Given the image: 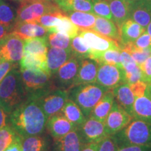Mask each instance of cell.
I'll use <instances>...</instances> for the list:
<instances>
[{"mask_svg": "<svg viewBox=\"0 0 151 151\" xmlns=\"http://www.w3.org/2000/svg\"><path fill=\"white\" fill-rule=\"evenodd\" d=\"M92 30L100 35L111 38L118 43H120V37L119 29L116 23L111 20L97 16Z\"/></svg>", "mask_w": 151, "mask_h": 151, "instance_id": "obj_28", "label": "cell"}, {"mask_svg": "<svg viewBox=\"0 0 151 151\" xmlns=\"http://www.w3.org/2000/svg\"><path fill=\"white\" fill-rule=\"evenodd\" d=\"M145 32L146 29L141 27L134 20L131 18L127 19L119 28L120 37L119 46L129 43H134Z\"/></svg>", "mask_w": 151, "mask_h": 151, "instance_id": "obj_23", "label": "cell"}, {"mask_svg": "<svg viewBox=\"0 0 151 151\" xmlns=\"http://www.w3.org/2000/svg\"><path fill=\"white\" fill-rule=\"evenodd\" d=\"M60 11H62L54 2L53 0H22L17 10V22L37 23L39 19L43 15Z\"/></svg>", "mask_w": 151, "mask_h": 151, "instance_id": "obj_6", "label": "cell"}, {"mask_svg": "<svg viewBox=\"0 0 151 151\" xmlns=\"http://www.w3.org/2000/svg\"><path fill=\"white\" fill-rule=\"evenodd\" d=\"M11 32L24 40L29 38L45 37L48 35V30L37 22H17Z\"/></svg>", "mask_w": 151, "mask_h": 151, "instance_id": "obj_20", "label": "cell"}, {"mask_svg": "<svg viewBox=\"0 0 151 151\" xmlns=\"http://www.w3.org/2000/svg\"><path fill=\"white\" fill-rule=\"evenodd\" d=\"M89 47L90 51L100 52L109 49H120L116 41L100 35L93 30H83L79 34Z\"/></svg>", "mask_w": 151, "mask_h": 151, "instance_id": "obj_13", "label": "cell"}, {"mask_svg": "<svg viewBox=\"0 0 151 151\" xmlns=\"http://www.w3.org/2000/svg\"><path fill=\"white\" fill-rule=\"evenodd\" d=\"M46 1H52V0H46Z\"/></svg>", "mask_w": 151, "mask_h": 151, "instance_id": "obj_56", "label": "cell"}, {"mask_svg": "<svg viewBox=\"0 0 151 151\" xmlns=\"http://www.w3.org/2000/svg\"><path fill=\"white\" fill-rule=\"evenodd\" d=\"M81 60L72 55L52 75L56 88L65 90H69L72 88Z\"/></svg>", "mask_w": 151, "mask_h": 151, "instance_id": "obj_9", "label": "cell"}, {"mask_svg": "<svg viewBox=\"0 0 151 151\" xmlns=\"http://www.w3.org/2000/svg\"><path fill=\"white\" fill-rule=\"evenodd\" d=\"M148 83L143 82V81H139L135 83L129 84V86L135 97L137 98L144 94L148 88Z\"/></svg>", "mask_w": 151, "mask_h": 151, "instance_id": "obj_45", "label": "cell"}, {"mask_svg": "<svg viewBox=\"0 0 151 151\" xmlns=\"http://www.w3.org/2000/svg\"><path fill=\"white\" fill-rule=\"evenodd\" d=\"M120 60H121L122 67L125 71V75L133 72L139 67L131 55L124 50H121V52H120Z\"/></svg>", "mask_w": 151, "mask_h": 151, "instance_id": "obj_39", "label": "cell"}, {"mask_svg": "<svg viewBox=\"0 0 151 151\" xmlns=\"http://www.w3.org/2000/svg\"><path fill=\"white\" fill-rule=\"evenodd\" d=\"M96 83L108 90L126 83L125 71L122 66L100 65L98 67Z\"/></svg>", "mask_w": 151, "mask_h": 151, "instance_id": "obj_7", "label": "cell"}, {"mask_svg": "<svg viewBox=\"0 0 151 151\" xmlns=\"http://www.w3.org/2000/svg\"><path fill=\"white\" fill-rule=\"evenodd\" d=\"M126 83L129 84H133L139 81H142V72L140 67L136 69L133 72L126 74Z\"/></svg>", "mask_w": 151, "mask_h": 151, "instance_id": "obj_46", "label": "cell"}, {"mask_svg": "<svg viewBox=\"0 0 151 151\" xmlns=\"http://www.w3.org/2000/svg\"><path fill=\"white\" fill-rule=\"evenodd\" d=\"M48 46L47 35L45 37L29 38L24 40V53L47 59Z\"/></svg>", "mask_w": 151, "mask_h": 151, "instance_id": "obj_26", "label": "cell"}, {"mask_svg": "<svg viewBox=\"0 0 151 151\" xmlns=\"http://www.w3.org/2000/svg\"><path fill=\"white\" fill-rule=\"evenodd\" d=\"M47 120L48 118L39 101L29 97L8 116V124L21 138L46 132Z\"/></svg>", "mask_w": 151, "mask_h": 151, "instance_id": "obj_1", "label": "cell"}, {"mask_svg": "<svg viewBox=\"0 0 151 151\" xmlns=\"http://www.w3.org/2000/svg\"><path fill=\"white\" fill-rule=\"evenodd\" d=\"M120 49H109L104 51H90L89 59L95 61L98 65H113L122 66L120 60Z\"/></svg>", "mask_w": 151, "mask_h": 151, "instance_id": "obj_30", "label": "cell"}, {"mask_svg": "<svg viewBox=\"0 0 151 151\" xmlns=\"http://www.w3.org/2000/svg\"><path fill=\"white\" fill-rule=\"evenodd\" d=\"M118 146H151V123L140 120H132L130 123L116 135Z\"/></svg>", "mask_w": 151, "mask_h": 151, "instance_id": "obj_4", "label": "cell"}, {"mask_svg": "<svg viewBox=\"0 0 151 151\" xmlns=\"http://www.w3.org/2000/svg\"><path fill=\"white\" fill-rule=\"evenodd\" d=\"M19 67L20 70L50 73L47 64V59L35 56L31 54H23L22 59L19 62Z\"/></svg>", "mask_w": 151, "mask_h": 151, "instance_id": "obj_29", "label": "cell"}, {"mask_svg": "<svg viewBox=\"0 0 151 151\" xmlns=\"http://www.w3.org/2000/svg\"><path fill=\"white\" fill-rule=\"evenodd\" d=\"M99 143H86L81 151H97Z\"/></svg>", "mask_w": 151, "mask_h": 151, "instance_id": "obj_49", "label": "cell"}, {"mask_svg": "<svg viewBox=\"0 0 151 151\" xmlns=\"http://www.w3.org/2000/svg\"><path fill=\"white\" fill-rule=\"evenodd\" d=\"M118 143L115 135H109L99 143L97 151H118Z\"/></svg>", "mask_w": 151, "mask_h": 151, "instance_id": "obj_40", "label": "cell"}, {"mask_svg": "<svg viewBox=\"0 0 151 151\" xmlns=\"http://www.w3.org/2000/svg\"><path fill=\"white\" fill-rule=\"evenodd\" d=\"M134 118L115 101L105 120L108 135H116L130 123Z\"/></svg>", "mask_w": 151, "mask_h": 151, "instance_id": "obj_11", "label": "cell"}, {"mask_svg": "<svg viewBox=\"0 0 151 151\" xmlns=\"http://www.w3.org/2000/svg\"><path fill=\"white\" fill-rule=\"evenodd\" d=\"M114 102L115 99L112 90H109L105 92L99 102L94 107L90 116L99 121L105 122Z\"/></svg>", "mask_w": 151, "mask_h": 151, "instance_id": "obj_27", "label": "cell"}, {"mask_svg": "<svg viewBox=\"0 0 151 151\" xmlns=\"http://www.w3.org/2000/svg\"><path fill=\"white\" fill-rule=\"evenodd\" d=\"M27 99L19 67L7 73L0 83V106L10 114Z\"/></svg>", "mask_w": 151, "mask_h": 151, "instance_id": "obj_2", "label": "cell"}, {"mask_svg": "<svg viewBox=\"0 0 151 151\" xmlns=\"http://www.w3.org/2000/svg\"><path fill=\"white\" fill-rule=\"evenodd\" d=\"M77 128L61 112L48 118L46 124V132L51 137L53 141L61 139Z\"/></svg>", "mask_w": 151, "mask_h": 151, "instance_id": "obj_14", "label": "cell"}, {"mask_svg": "<svg viewBox=\"0 0 151 151\" xmlns=\"http://www.w3.org/2000/svg\"><path fill=\"white\" fill-rule=\"evenodd\" d=\"M130 18L146 29L151 21V3L148 0L132 1Z\"/></svg>", "mask_w": 151, "mask_h": 151, "instance_id": "obj_18", "label": "cell"}, {"mask_svg": "<svg viewBox=\"0 0 151 151\" xmlns=\"http://www.w3.org/2000/svg\"><path fill=\"white\" fill-rule=\"evenodd\" d=\"M133 118L151 123V95L148 88L143 95L135 99L133 106Z\"/></svg>", "mask_w": 151, "mask_h": 151, "instance_id": "obj_24", "label": "cell"}, {"mask_svg": "<svg viewBox=\"0 0 151 151\" xmlns=\"http://www.w3.org/2000/svg\"><path fill=\"white\" fill-rule=\"evenodd\" d=\"M118 151H151V146H118Z\"/></svg>", "mask_w": 151, "mask_h": 151, "instance_id": "obj_47", "label": "cell"}, {"mask_svg": "<svg viewBox=\"0 0 151 151\" xmlns=\"http://www.w3.org/2000/svg\"><path fill=\"white\" fill-rule=\"evenodd\" d=\"M148 91H149V92H150V94L151 95V82L150 83H148Z\"/></svg>", "mask_w": 151, "mask_h": 151, "instance_id": "obj_53", "label": "cell"}, {"mask_svg": "<svg viewBox=\"0 0 151 151\" xmlns=\"http://www.w3.org/2000/svg\"><path fill=\"white\" fill-rule=\"evenodd\" d=\"M47 30L48 33H60L67 36L71 39L78 36L81 32L80 29L73 23L66 14L60 16L54 25Z\"/></svg>", "mask_w": 151, "mask_h": 151, "instance_id": "obj_25", "label": "cell"}, {"mask_svg": "<svg viewBox=\"0 0 151 151\" xmlns=\"http://www.w3.org/2000/svg\"><path fill=\"white\" fill-rule=\"evenodd\" d=\"M61 113L69 122L75 124L77 127L83 123L86 119L78 106L69 98L64 105Z\"/></svg>", "mask_w": 151, "mask_h": 151, "instance_id": "obj_34", "label": "cell"}, {"mask_svg": "<svg viewBox=\"0 0 151 151\" xmlns=\"http://www.w3.org/2000/svg\"><path fill=\"white\" fill-rule=\"evenodd\" d=\"M67 14L73 23L75 24L81 31L93 29L97 18L96 15L82 11H71Z\"/></svg>", "mask_w": 151, "mask_h": 151, "instance_id": "obj_32", "label": "cell"}, {"mask_svg": "<svg viewBox=\"0 0 151 151\" xmlns=\"http://www.w3.org/2000/svg\"><path fill=\"white\" fill-rule=\"evenodd\" d=\"M70 47L72 55L76 57L80 60L89 58L90 49L87 46L83 39L80 35L71 39Z\"/></svg>", "mask_w": 151, "mask_h": 151, "instance_id": "obj_35", "label": "cell"}, {"mask_svg": "<svg viewBox=\"0 0 151 151\" xmlns=\"http://www.w3.org/2000/svg\"><path fill=\"white\" fill-rule=\"evenodd\" d=\"M5 151H22L21 137L18 136L16 140L6 149Z\"/></svg>", "mask_w": 151, "mask_h": 151, "instance_id": "obj_48", "label": "cell"}, {"mask_svg": "<svg viewBox=\"0 0 151 151\" xmlns=\"http://www.w3.org/2000/svg\"><path fill=\"white\" fill-rule=\"evenodd\" d=\"M112 92L115 101L133 117V106L136 97L129 84L124 83L113 89Z\"/></svg>", "mask_w": 151, "mask_h": 151, "instance_id": "obj_19", "label": "cell"}, {"mask_svg": "<svg viewBox=\"0 0 151 151\" xmlns=\"http://www.w3.org/2000/svg\"><path fill=\"white\" fill-rule=\"evenodd\" d=\"M93 3V13L97 16L112 20L110 6L107 0H92Z\"/></svg>", "mask_w": 151, "mask_h": 151, "instance_id": "obj_38", "label": "cell"}, {"mask_svg": "<svg viewBox=\"0 0 151 151\" xmlns=\"http://www.w3.org/2000/svg\"><path fill=\"white\" fill-rule=\"evenodd\" d=\"M108 90L97 83L82 84L73 86L68 90V98L74 101L86 118H88L95 105Z\"/></svg>", "mask_w": 151, "mask_h": 151, "instance_id": "obj_3", "label": "cell"}, {"mask_svg": "<svg viewBox=\"0 0 151 151\" xmlns=\"http://www.w3.org/2000/svg\"><path fill=\"white\" fill-rule=\"evenodd\" d=\"M133 43L138 48L144 49L150 48L151 37L148 35L147 32H145Z\"/></svg>", "mask_w": 151, "mask_h": 151, "instance_id": "obj_44", "label": "cell"}, {"mask_svg": "<svg viewBox=\"0 0 151 151\" xmlns=\"http://www.w3.org/2000/svg\"><path fill=\"white\" fill-rule=\"evenodd\" d=\"M18 1H22V0H18Z\"/></svg>", "mask_w": 151, "mask_h": 151, "instance_id": "obj_57", "label": "cell"}, {"mask_svg": "<svg viewBox=\"0 0 151 151\" xmlns=\"http://www.w3.org/2000/svg\"><path fill=\"white\" fill-rule=\"evenodd\" d=\"M72 56L70 49L49 47L47 52V64L49 71L53 75Z\"/></svg>", "mask_w": 151, "mask_h": 151, "instance_id": "obj_21", "label": "cell"}, {"mask_svg": "<svg viewBox=\"0 0 151 151\" xmlns=\"http://www.w3.org/2000/svg\"><path fill=\"white\" fill-rule=\"evenodd\" d=\"M47 40L49 47L62 49H70L71 39L60 33H48Z\"/></svg>", "mask_w": 151, "mask_h": 151, "instance_id": "obj_37", "label": "cell"}, {"mask_svg": "<svg viewBox=\"0 0 151 151\" xmlns=\"http://www.w3.org/2000/svg\"><path fill=\"white\" fill-rule=\"evenodd\" d=\"M18 136L9 124L0 128V151H5Z\"/></svg>", "mask_w": 151, "mask_h": 151, "instance_id": "obj_36", "label": "cell"}, {"mask_svg": "<svg viewBox=\"0 0 151 151\" xmlns=\"http://www.w3.org/2000/svg\"><path fill=\"white\" fill-rule=\"evenodd\" d=\"M8 116L9 115L0 106V128L8 124Z\"/></svg>", "mask_w": 151, "mask_h": 151, "instance_id": "obj_50", "label": "cell"}, {"mask_svg": "<svg viewBox=\"0 0 151 151\" xmlns=\"http://www.w3.org/2000/svg\"><path fill=\"white\" fill-rule=\"evenodd\" d=\"M17 10L6 0H0V23L8 27L11 32L17 22Z\"/></svg>", "mask_w": 151, "mask_h": 151, "instance_id": "obj_33", "label": "cell"}, {"mask_svg": "<svg viewBox=\"0 0 151 151\" xmlns=\"http://www.w3.org/2000/svg\"><path fill=\"white\" fill-rule=\"evenodd\" d=\"M18 67H19V63L17 62L0 60V83L9 71Z\"/></svg>", "mask_w": 151, "mask_h": 151, "instance_id": "obj_43", "label": "cell"}, {"mask_svg": "<svg viewBox=\"0 0 151 151\" xmlns=\"http://www.w3.org/2000/svg\"><path fill=\"white\" fill-rule=\"evenodd\" d=\"M20 72L27 98L37 99L43 94L57 88L52 74L50 73L36 72L29 70H20Z\"/></svg>", "mask_w": 151, "mask_h": 151, "instance_id": "obj_5", "label": "cell"}, {"mask_svg": "<svg viewBox=\"0 0 151 151\" xmlns=\"http://www.w3.org/2000/svg\"><path fill=\"white\" fill-rule=\"evenodd\" d=\"M68 99V90L55 88L37 100L47 118L60 113Z\"/></svg>", "mask_w": 151, "mask_h": 151, "instance_id": "obj_10", "label": "cell"}, {"mask_svg": "<svg viewBox=\"0 0 151 151\" xmlns=\"http://www.w3.org/2000/svg\"><path fill=\"white\" fill-rule=\"evenodd\" d=\"M84 141L78 128L58 140H52L51 151H81Z\"/></svg>", "mask_w": 151, "mask_h": 151, "instance_id": "obj_15", "label": "cell"}, {"mask_svg": "<svg viewBox=\"0 0 151 151\" xmlns=\"http://www.w3.org/2000/svg\"><path fill=\"white\" fill-rule=\"evenodd\" d=\"M110 6L113 22L118 29L122 24L130 18L132 1L129 0H107Z\"/></svg>", "mask_w": 151, "mask_h": 151, "instance_id": "obj_22", "label": "cell"}, {"mask_svg": "<svg viewBox=\"0 0 151 151\" xmlns=\"http://www.w3.org/2000/svg\"><path fill=\"white\" fill-rule=\"evenodd\" d=\"M9 33H11V30L4 24L0 23V39H2L3 37H4L6 35H7Z\"/></svg>", "mask_w": 151, "mask_h": 151, "instance_id": "obj_51", "label": "cell"}, {"mask_svg": "<svg viewBox=\"0 0 151 151\" xmlns=\"http://www.w3.org/2000/svg\"><path fill=\"white\" fill-rule=\"evenodd\" d=\"M129 1H137V0H129Z\"/></svg>", "mask_w": 151, "mask_h": 151, "instance_id": "obj_54", "label": "cell"}, {"mask_svg": "<svg viewBox=\"0 0 151 151\" xmlns=\"http://www.w3.org/2000/svg\"><path fill=\"white\" fill-rule=\"evenodd\" d=\"M64 14H65V13L63 11H60V12L45 14L39 19L37 23L41 24L43 27L46 28V29H48L49 28L52 27L55 23L58 18Z\"/></svg>", "mask_w": 151, "mask_h": 151, "instance_id": "obj_41", "label": "cell"}, {"mask_svg": "<svg viewBox=\"0 0 151 151\" xmlns=\"http://www.w3.org/2000/svg\"><path fill=\"white\" fill-rule=\"evenodd\" d=\"M24 54V40L11 32L0 39V60L19 63Z\"/></svg>", "mask_w": 151, "mask_h": 151, "instance_id": "obj_8", "label": "cell"}, {"mask_svg": "<svg viewBox=\"0 0 151 151\" xmlns=\"http://www.w3.org/2000/svg\"><path fill=\"white\" fill-rule=\"evenodd\" d=\"M84 143H99L108 137L105 122L96 120L91 116L86 118L83 123L78 127Z\"/></svg>", "mask_w": 151, "mask_h": 151, "instance_id": "obj_12", "label": "cell"}, {"mask_svg": "<svg viewBox=\"0 0 151 151\" xmlns=\"http://www.w3.org/2000/svg\"><path fill=\"white\" fill-rule=\"evenodd\" d=\"M22 151H51L52 139L46 132L41 134L22 137Z\"/></svg>", "mask_w": 151, "mask_h": 151, "instance_id": "obj_17", "label": "cell"}, {"mask_svg": "<svg viewBox=\"0 0 151 151\" xmlns=\"http://www.w3.org/2000/svg\"><path fill=\"white\" fill-rule=\"evenodd\" d=\"M148 1H149V2H150V3H151V0H148Z\"/></svg>", "mask_w": 151, "mask_h": 151, "instance_id": "obj_55", "label": "cell"}, {"mask_svg": "<svg viewBox=\"0 0 151 151\" xmlns=\"http://www.w3.org/2000/svg\"><path fill=\"white\" fill-rule=\"evenodd\" d=\"M53 1L65 13L71 11L93 13L92 0H53Z\"/></svg>", "mask_w": 151, "mask_h": 151, "instance_id": "obj_31", "label": "cell"}, {"mask_svg": "<svg viewBox=\"0 0 151 151\" xmlns=\"http://www.w3.org/2000/svg\"><path fill=\"white\" fill-rule=\"evenodd\" d=\"M146 30L147 32H148V35L151 37V21L150 22V23L148 24V25L147 26Z\"/></svg>", "mask_w": 151, "mask_h": 151, "instance_id": "obj_52", "label": "cell"}, {"mask_svg": "<svg viewBox=\"0 0 151 151\" xmlns=\"http://www.w3.org/2000/svg\"><path fill=\"white\" fill-rule=\"evenodd\" d=\"M142 72V81L146 83L151 82V56L139 65Z\"/></svg>", "mask_w": 151, "mask_h": 151, "instance_id": "obj_42", "label": "cell"}, {"mask_svg": "<svg viewBox=\"0 0 151 151\" xmlns=\"http://www.w3.org/2000/svg\"><path fill=\"white\" fill-rule=\"evenodd\" d=\"M99 65L89 58L82 60L73 87L82 84L96 83Z\"/></svg>", "mask_w": 151, "mask_h": 151, "instance_id": "obj_16", "label": "cell"}]
</instances>
